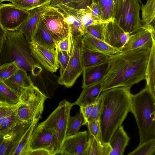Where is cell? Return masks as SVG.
Here are the masks:
<instances>
[{
  "label": "cell",
  "instance_id": "6da1fadb",
  "mask_svg": "<svg viewBox=\"0 0 155 155\" xmlns=\"http://www.w3.org/2000/svg\"><path fill=\"white\" fill-rule=\"evenodd\" d=\"M150 49L141 48L109 56L108 70L102 82V91L119 87H131L146 80Z\"/></svg>",
  "mask_w": 155,
  "mask_h": 155
},
{
  "label": "cell",
  "instance_id": "7a4b0ae2",
  "mask_svg": "<svg viewBox=\"0 0 155 155\" xmlns=\"http://www.w3.org/2000/svg\"><path fill=\"white\" fill-rule=\"evenodd\" d=\"M130 88L119 87L102 91V104L99 120L102 144L109 143L130 112Z\"/></svg>",
  "mask_w": 155,
  "mask_h": 155
},
{
  "label": "cell",
  "instance_id": "3957f363",
  "mask_svg": "<svg viewBox=\"0 0 155 155\" xmlns=\"http://www.w3.org/2000/svg\"><path fill=\"white\" fill-rule=\"evenodd\" d=\"M130 112L138 128L139 145L155 139V97L146 86L138 93L131 94Z\"/></svg>",
  "mask_w": 155,
  "mask_h": 155
},
{
  "label": "cell",
  "instance_id": "277c9868",
  "mask_svg": "<svg viewBox=\"0 0 155 155\" xmlns=\"http://www.w3.org/2000/svg\"><path fill=\"white\" fill-rule=\"evenodd\" d=\"M30 41L18 30H6L0 54V65L15 62L19 69L32 71L38 64L31 54Z\"/></svg>",
  "mask_w": 155,
  "mask_h": 155
},
{
  "label": "cell",
  "instance_id": "5b68a950",
  "mask_svg": "<svg viewBox=\"0 0 155 155\" xmlns=\"http://www.w3.org/2000/svg\"><path fill=\"white\" fill-rule=\"evenodd\" d=\"M47 97L35 86L33 85L23 88L19 96V101L16 105L18 120L25 122H31L39 120L44 110Z\"/></svg>",
  "mask_w": 155,
  "mask_h": 155
},
{
  "label": "cell",
  "instance_id": "8992f818",
  "mask_svg": "<svg viewBox=\"0 0 155 155\" xmlns=\"http://www.w3.org/2000/svg\"><path fill=\"white\" fill-rule=\"evenodd\" d=\"M71 50L70 58L65 69L60 71L58 83L68 88L72 87L82 73L84 68L82 55L83 35L72 31L69 27Z\"/></svg>",
  "mask_w": 155,
  "mask_h": 155
},
{
  "label": "cell",
  "instance_id": "52a82bcc",
  "mask_svg": "<svg viewBox=\"0 0 155 155\" xmlns=\"http://www.w3.org/2000/svg\"><path fill=\"white\" fill-rule=\"evenodd\" d=\"M138 0H115L111 18L126 33L131 35L141 27Z\"/></svg>",
  "mask_w": 155,
  "mask_h": 155
},
{
  "label": "cell",
  "instance_id": "ba28073f",
  "mask_svg": "<svg viewBox=\"0 0 155 155\" xmlns=\"http://www.w3.org/2000/svg\"><path fill=\"white\" fill-rule=\"evenodd\" d=\"M73 106V103L64 99L48 117L39 124L53 132L61 145L66 137L68 121Z\"/></svg>",
  "mask_w": 155,
  "mask_h": 155
},
{
  "label": "cell",
  "instance_id": "9c48e42d",
  "mask_svg": "<svg viewBox=\"0 0 155 155\" xmlns=\"http://www.w3.org/2000/svg\"><path fill=\"white\" fill-rule=\"evenodd\" d=\"M61 145L53 132L39 124L35 126L32 132L29 152L43 149L48 151L51 155L57 154L60 153Z\"/></svg>",
  "mask_w": 155,
  "mask_h": 155
},
{
  "label": "cell",
  "instance_id": "30bf717a",
  "mask_svg": "<svg viewBox=\"0 0 155 155\" xmlns=\"http://www.w3.org/2000/svg\"><path fill=\"white\" fill-rule=\"evenodd\" d=\"M42 20L57 44L68 35L69 25L58 8L50 6L43 15Z\"/></svg>",
  "mask_w": 155,
  "mask_h": 155
},
{
  "label": "cell",
  "instance_id": "8fae6325",
  "mask_svg": "<svg viewBox=\"0 0 155 155\" xmlns=\"http://www.w3.org/2000/svg\"><path fill=\"white\" fill-rule=\"evenodd\" d=\"M29 15V11L19 8L12 3L0 4V23L5 30H17Z\"/></svg>",
  "mask_w": 155,
  "mask_h": 155
},
{
  "label": "cell",
  "instance_id": "7c38bea8",
  "mask_svg": "<svg viewBox=\"0 0 155 155\" xmlns=\"http://www.w3.org/2000/svg\"><path fill=\"white\" fill-rule=\"evenodd\" d=\"M31 54L37 63L51 72L56 71L59 68L56 49H52L31 41L30 42Z\"/></svg>",
  "mask_w": 155,
  "mask_h": 155
},
{
  "label": "cell",
  "instance_id": "4fadbf2b",
  "mask_svg": "<svg viewBox=\"0 0 155 155\" xmlns=\"http://www.w3.org/2000/svg\"><path fill=\"white\" fill-rule=\"evenodd\" d=\"M155 27L151 25H143L133 35H130L122 51L145 47L151 48L155 40Z\"/></svg>",
  "mask_w": 155,
  "mask_h": 155
},
{
  "label": "cell",
  "instance_id": "5bb4252c",
  "mask_svg": "<svg viewBox=\"0 0 155 155\" xmlns=\"http://www.w3.org/2000/svg\"><path fill=\"white\" fill-rule=\"evenodd\" d=\"M90 136L87 131L66 137L61 146L62 155H86Z\"/></svg>",
  "mask_w": 155,
  "mask_h": 155
},
{
  "label": "cell",
  "instance_id": "9a60e30c",
  "mask_svg": "<svg viewBox=\"0 0 155 155\" xmlns=\"http://www.w3.org/2000/svg\"><path fill=\"white\" fill-rule=\"evenodd\" d=\"M130 35L125 32L112 18L105 23V42L114 47L122 48Z\"/></svg>",
  "mask_w": 155,
  "mask_h": 155
},
{
  "label": "cell",
  "instance_id": "2e32d148",
  "mask_svg": "<svg viewBox=\"0 0 155 155\" xmlns=\"http://www.w3.org/2000/svg\"><path fill=\"white\" fill-rule=\"evenodd\" d=\"M50 7L49 5H47L29 11L28 17L17 30L31 41L43 15Z\"/></svg>",
  "mask_w": 155,
  "mask_h": 155
},
{
  "label": "cell",
  "instance_id": "e0dca14e",
  "mask_svg": "<svg viewBox=\"0 0 155 155\" xmlns=\"http://www.w3.org/2000/svg\"><path fill=\"white\" fill-rule=\"evenodd\" d=\"M108 59L98 64L84 68L83 74L82 87L102 82L109 67Z\"/></svg>",
  "mask_w": 155,
  "mask_h": 155
},
{
  "label": "cell",
  "instance_id": "ac0fdd59",
  "mask_svg": "<svg viewBox=\"0 0 155 155\" xmlns=\"http://www.w3.org/2000/svg\"><path fill=\"white\" fill-rule=\"evenodd\" d=\"M83 44L86 48L108 56L121 52L122 48L114 47L105 42L85 33L83 35Z\"/></svg>",
  "mask_w": 155,
  "mask_h": 155
},
{
  "label": "cell",
  "instance_id": "d6986e66",
  "mask_svg": "<svg viewBox=\"0 0 155 155\" xmlns=\"http://www.w3.org/2000/svg\"><path fill=\"white\" fill-rule=\"evenodd\" d=\"M39 120H34L28 127L17 137L14 141L10 155H28L31 135Z\"/></svg>",
  "mask_w": 155,
  "mask_h": 155
},
{
  "label": "cell",
  "instance_id": "ffe728a7",
  "mask_svg": "<svg viewBox=\"0 0 155 155\" xmlns=\"http://www.w3.org/2000/svg\"><path fill=\"white\" fill-rule=\"evenodd\" d=\"M83 88L80 95L74 103L80 107L95 104L98 101L102 92V82L91 85Z\"/></svg>",
  "mask_w": 155,
  "mask_h": 155
},
{
  "label": "cell",
  "instance_id": "44dd1931",
  "mask_svg": "<svg viewBox=\"0 0 155 155\" xmlns=\"http://www.w3.org/2000/svg\"><path fill=\"white\" fill-rule=\"evenodd\" d=\"M25 70L19 69L13 75L4 82L20 96L21 89L34 85Z\"/></svg>",
  "mask_w": 155,
  "mask_h": 155
},
{
  "label": "cell",
  "instance_id": "7402d4cb",
  "mask_svg": "<svg viewBox=\"0 0 155 155\" xmlns=\"http://www.w3.org/2000/svg\"><path fill=\"white\" fill-rule=\"evenodd\" d=\"M130 140L123 126L117 129L109 141L112 150L110 155H123Z\"/></svg>",
  "mask_w": 155,
  "mask_h": 155
},
{
  "label": "cell",
  "instance_id": "603a6c76",
  "mask_svg": "<svg viewBox=\"0 0 155 155\" xmlns=\"http://www.w3.org/2000/svg\"><path fill=\"white\" fill-rule=\"evenodd\" d=\"M31 41H34L51 49H56L57 43L46 27L42 18Z\"/></svg>",
  "mask_w": 155,
  "mask_h": 155
},
{
  "label": "cell",
  "instance_id": "cb8c5ba5",
  "mask_svg": "<svg viewBox=\"0 0 155 155\" xmlns=\"http://www.w3.org/2000/svg\"><path fill=\"white\" fill-rule=\"evenodd\" d=\"M19 101V96L4 81L0 80V106H15Z\"/></svg>",
  "mask_w": 155,
  "mask_h": 155
},
{
  "label": "cell",
  "instance_id": "d4e9b609",
  "mask_svg": "<svg viewBox=\"0 0 155 155\" xmlns=\"http://www.w3.org/2000/svg\"><path fill=\"white\" fill-rule=\"evenodd\" d=\"M155 41L150 49L146 70V85L153 96L155 97Z\"/></svg>",
  "mask_w": 155,
  "mask_h": 155
},
{
  "label": "cell",
  "instance_id": "484cf974",
  "mask_svg": "<svg viewBox=\"0 0 155 155\" xmlns=\"http://www.w3.org/2000/svg\"><path fill=\"white\" fill-rule=\"evenodd\" d=\"M109 58L108 56L90 50L83 45L82 59L84 69L107 61Z\"/></svg>",
  "mask_w": 155,
  "mask_h": 155
},
{
  "label": "cell",
  "instance_id": "4316f807",
  "mask_svg": "<svg viewBox=\"0 0 155 155\" xmlns=\"http://www.w3.org/2000/svg\"><path fill=\"white\" fill-rule=\"evenodd\" d=\"M89 135L90 137L86 155H110L112 148L109 143L104 144L98 143Z\"/></svg>",
  "mask_w": 155,
  "mask_h": 155
},
{
  "label": "cell",
  "instance_id": "83f0119b",
  "mask_svg": "<svg viewBox=\"0 0 155 155\" xmlns=\"http://www.w3.org/2000/svg\"><path fill=\"white\" fill-rule=\"evenodd\" d=\"M142 19L143 25H151L155 27V0H147L141 6Z\"/></svg>",
  "mask_w": 155,
  "mask_h": 155
},
{
  "label": "cell",
  "instance_id": "f1b7e54d",
  "mask_svg": "<svg viewBox=\"0 0 155 155\" xmlns=\"http://www.w3.org/2000/svg\"><path fill=\"white\" fill-rule=\"evenodd\" d=\"M19 121L16 113V106L8 107L0 128V135L4 134Z\"/></svg>",
  "mask_w": 155,
  "mask_h": 155
},
{
  "label": "cell",
  "instance_id": "f546056e",
  "mask_svg": "<svg viewBox=\"0 0 155 155\" xmlns=\"http://www.w3.org/2000/svg\"><path fill=\"white\" fill-rule=\"evenodd\" d=\"M91 3V0H51L49 5L56 7L64 5L75 9H85Z\"/></svg>",
  "mask_w": 155,
  "mask_h": 155
},
{
  "label": "cell",
  "instance_id": "4dcf8cb0",
  "mask_svg": "<svg viewBox=\"0 0 155 155\" xmlns=\"http://www.w3.org/2000/svg\"><path fill=\"white\" fill-rule=\"evenodd\" d=\"M84 122L83 115L80 112L76 114L74 117L70 116L69 117L66 132V137L76 134L79 130Z\"/></svg>",
  "mask_w": 155,
  "mask_h": 155
},
{
  "label": "cell",
  "instance_id": "1f68e13d",
  "mask_svg": "<svg viewBox=\"0 0 155 155\" xmlns=\"http://www.w3.org/2000/svg\"><path fill=\"white\" fill-rule=\"evenodd\" d=\"M51 0H15L10 1L15 5L29 11L45 5H49Z\"/></svg>",
  "mask_w": 155,
  "mask_h": 155
},
{
  "label": "cell",
  "instance_id": "d6a6232c",
  "mask_svg": "<svg viewBox=\"0 0 155 155\" xmlns=\"http://www.w3.org/2000/svg\"><path fill=\"white\" fill-rule=\"evenodd\" d=\"M128 155H155V139L147 141L139 146Z\"/></svg>",
  "mask_w": 155,
  "mask_h": 155
},
{
  "label": "cell",
  "instance_id": "836d02e7",
  "mask_svg": "<svg viewBox=\"0 0 155 155\" xmlns=\"http://www.w3.org/2000/svg\"><path fill=\"white\" fill-rule=\"evenodd\" d=\"M114 2V0H91V2H95L99 6L103 20H108L111 18Z\"/></svg>",
  "mask_w": 155,
  "mask_h": 155
},
{
  "label": "cell",
  "instance_id": "e575fe53",
  "mask_svg": "<svg viewBox=\"0 0 155 155\" xmlns=\"http://www.w3.org/2000/svg\"><path fill=\"white\" fill-rule=\"evenodd\" d=\"M106 23L91 25L85 29V33L105 42L104 36Z\"/></svg>",
  "mask_w": 155,
  "mask_h": 155
},
{
  "label": "cell",
  "instance_id": "d590c367",
  "mask_svg": "<svg viewBox=\"0 0 155 155\" xmlns=\"http://www.w3.org/2000/svg\"><path fill=\"white\" fill-rule=\"evenodd\" d=\"M19 69L15 62L0 65V80L4 81L15 73Z\"/></svg>",
  "mask_w": 155,
  "mask_h": 155
},
{
  "label": "cell",
  "instance_id": "8d00e7d4",
  "mask_svg": "<svg viewBox=\"0 0 155 155\" xmlns=\"http://www.w3.org/2000/svg\"><path fill=\"white\" fill-rule=\"evenodd\" d=\"M87 126L89 134L93 136L99 143L102 144L101 138V128L99 120L87 122Z\"/></svg>",
  "mask_w": 155,
  "mask_h": 155
},
{
  "label": "cell",
  "instance_id": "74e56055",
  "mask_svg": "<svg viewBox=\"0 0 155 155\" xmlns=\"http://www.w3.org/2000/svg\"><path fill=\"white\" fill-rule=\"evenodd\" d=\"M13 144L12 139L0 135V155H10Z\"/></svg>",
  "mask_w": 155,
  "mask_h": 155
},
{
  "label": "cell",
  "instance_id": "f35d334b",
  "mask_svg": "<svg viewBox=\"0 0 155 155\" xmlns=\"http://www.w3.org/2000/svg\"><path fill=\"white\" fill-rule=\"evenodd\" d=\"M86 9L90 13L92 18L96 21L101 22H107L110 19L108 20H103L102 19L100 8L95 2H92L89 6L87 7Z\"/></svg>",
  "mask_w": 155,
  "mask_h": 155
},
{
  "label": "cell",
  "instance_id": "ab89813d",
  "mask_svg": "<svg viewBox=\"0 0 155 155\" xmlns=\"http://www.w3.org/2000/svg\"><path fill=\"white\" fill-rule=\"evenodd\" d=\"M56 50L58 60L61 67L60 71L64 70L67 65L70 54L61 50L57 45Z\"/></svg>",
  "mask_w": 155,
  "mask_h": 155
},
{
  "label": "cell",
  "instance_id": "60d3db41",
  "mask_svg": "<svg viewBox=\"0 0 155 155\" xmlns=\"http://www.w3.org/2000/svg\"><path fill=\"white\" fill-rule=\"evenodd\" d=\"M102 104L101 94L99 96L97 102L94 104L91 115L88 121L99 120Z\"/></svg>",
  "mask_w": 155,
  "mask_h": 155
},
{
  "label": "cell",
  "instance_id": "b9f144b4",
  "mask_svg": "<svg viewBox=\"0 0 155 155\" xmlns=\"http://www.w3.org/2000/svg\"><path fill=\"white\" fill-rule=\"evenodd\" d=\"M57 45L61 50L70 54L71 46L69 32L68 35L58 42Z\"/></svg>",
  "mask_w": 155,
  "mask_h": 155
},
{
  "label": "cell",
  "instance_id": "7bdbcfd3",
  "mask_svg": "<svg viewBox=\"0 0 155 155\" xmlns=\"http://www.w3.org/2000/svg\"><path fill=\"white\" fill-rule=\"evenodd\" d=\"M94 104L80 107V112L82 114L84 119L83 125H86L88 119L91 114Z\"/></svg>",
  "mask_w": 155,
  "mask_h": 155
},
{
  "label": "cell",
  "instance_id": "ee69618b",
  "mask_svg": "<svg viewBox=\"0 0 155 155\" xmlns=\"http://www.w3.org/2000/svg\"><path fill=\"white\" fill-rule=\"evenodd\" d=\"M28 155H51V154L45 150L39 149L30 151Z\"/></svg>",
  "mask_w": 155,
  "mask_h": 155
},
{
  "label": "cell",
  "instance_id": "f6af8a7d",
  "mask_svg": "<svg viewBox=\"0 0 155 155\" xmlns=\"http://www.w3.org/2000/svg\"><path fill=\"white\" fill-rule=\"evenodd\" d=\"M5 34L6 30L3 28L0 23V54L5 38Z\"/></svg>",
  "mask_w": 155,
  "mask_h": 155
},
{
  "label": "cell",
  "instance_id": "bcb514c9",
  "mask_svg": "<svg viewBox=\"0 0 155 155\" xmlns=\"http://www.w3.org/2000/svg\"><path fill=\"white\" fill-rule=\"evenodd\" d=\"M8 107L0 106V128L2 124Z\"/></svg>",
  "mask_w": 155,
  "mask_h": 155
},
{
  "label": "cell",
  "instance_id": "7dc6e473",
  "mask_svg": "<svg viewBox=\"0 0 155 155\" xmlns=\"http://www.w3.org/2000/svg\"><path fill=\"white\" fill-rule=\"evenodd\" d=\"M0 0L1 1V2H2L5 1H9V2H10L11 1H13V0Z\"/></svg>",
  "mask_w": 155,
  "mask_h": 155
},
{
  "label": "cell",
  "instance_id": "c3c4849f",
  "mask_svg": "<svg viewBox=\"0 0 155 155\" xmlns=\"http://www.w3.org/2000/svg\"><path fill=\"white\" fill-rule=\"evenodd\" d=\"M140 4L141 5L143 4L142 2V0H138Z\"/></svg>",
  "mask_w": 155,
  "mask_h": 155
},
{
  "label": "cell",
  "instance_id": "681fc988",
  "mask_svg": "<svg viewBox=\"0 0 155 155\" xmlns=\"http://www.w3.org/2000/svg\"><path fill=\"white\" fill-rule=\"evenodd\" d=\"M2 2H1V1L0 0V3Z\"/></svg>",
  "mask_w": 155,
  "mask_h": 155
},
{
  "label": "cell",
  "instance_id": "f907efd6",
  "mask_svg": "<svg viewBox=\"0 0 155 155\" xmlns=\"http://www.w3.org/2000/svg\"><path fill=\"white\" fill-rule=\"evenodd\" d=\"M114 1H115V0H114Z\"/></svg>",
  "mask_w": 155,
  "mask_h": 155
}]
</instances>
